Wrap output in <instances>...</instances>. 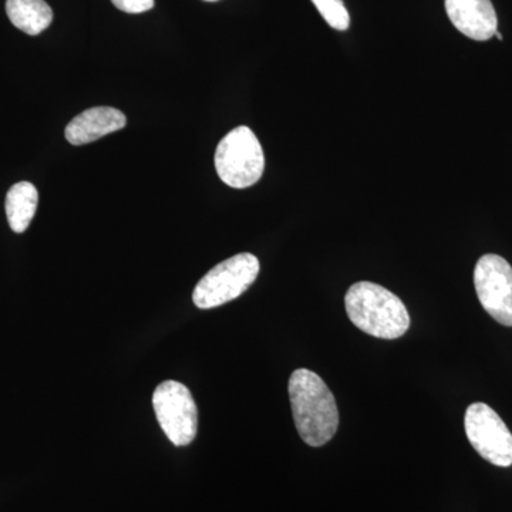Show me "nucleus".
<instances>
[{"label": "nucleus", "mask_w": 512, "mask_h": 512, "mask_svg": "<svg viewBox=\"0 0 512 512\" xmlns=\"http://www.w3.org/2000/svg\"><path fill=\"white\" fill-rule=\"evenodd\" d=\"M288 390L299 436L308 446H325L339 427L335 396L322 377L308 369H298L292 373Z\"/></svg>", "instance_id": "obj_1"}, {"label": "nucleus", "mask_w": 512, "mask_h": 512, "mask_svg": "<svg viewBox=\"0 0 512 512\" xmlns=\"http://www.w3.org/2000/svg\"><path fill=\"white\" fill-rule=\"evenodd\" d=\"M350 322L379 339H399L410 328V315L399 296L373 282H357L345 296Z\"/></svg>", "instance_id": "obj_2"}, {"label": "nucleus", "mask_w": 512, "mask_h": 512, "mask_svg": "<svg viewBox=\"0 0 512 512\" xmlns=\"http://www.w3.org/2000/svg\"><path fill=\"white\" fill-rule=\"evenodd\" d=\"M214 161L222 183L238 190L258 183L265 170L264 150L254 131L247 126L234 128L222 138Z\"/></svg>", "instance_id": "obj_3"}, {"label": "nucleus", "mask_w": 512, "mask_h": 512, "mask_svg": "<svg viewBox=\"0 0 512 512\" xmlns=\"http://www.w3.org/2000/svg\"><path fill=\"white\" fill-rule=\"evenodd\" d=\"M258 258L244 252L214 266L195 286L192 299L200 309L218 308L247 292L259 275Z\"/></svg>", "instance_id": "obj_4"}, {"label": "nucleus", "mask_w": 512, "mask_h": 512, "mask_svg": "<svg viewBox=\"0 0 512 512\" xmlns=\"http://www.w3.org/2000/svg\"><path fill=\"white\" fill-rule=\"evenodd\" d=\"M153 407L167 439L177 447L188 446L197 437L198 410L188 387L175 380L158 384Z\"/></svg>", "instance_id": "obj_5"}, {"label": "nucleus", "mask_w": 512, "mask_h": 512, "mask_svg": "<svg viewBox=\"0 0 512 512\" xmlns=\"http://www.w3.org/2000/svg\"><path fill=\"white\" fill-rule=\"evenodd\" d=\"M464 426L468 441L484 460L497 467L512 466L511 431L488 404L468 406Z\"/></svg>", "instance_id": "obj_6"}, {"label": "nucleus", "mask_w": 512, "mask_h": 512, "mask_svg": "<svg viewBox=\"0 0 512 512\" xmlns=\"http://www.w3.org/2000/svg\"><path fill=\"white\" fill-rule=\"evenodd\" d=\"M474 286L485 312L512 328V266L503 256L487 254L478 259Z\"/></svg>", "instance_id": "obj_7"}, {"label": "nucleus", "mask_w": 512, "mask_h": 512, "mask_svg": "<svg viewBox=\"0 0 512 512\" xmlns=\"http://www.w3.org/2000/svg\"><path fill=\"white\" fill-rule=\"evenodd\" d=\"M446 12L458 32L477 42L490 40L497 32V13L491 0H446Z\"/></svg>", "instance_id": "obj_8"}, {"label": "nucleus", "mask_w": 512, "mask_h": 512, "mask_svg": "<svg viewBox=\"0 0 512 512\" xmlns=\"http://www.w3.org/2000/svg\"><path fill=\"white\" fill-rule=\"evenodd\" d=\"M124 113L113 107H93L83 111L67 124L64 136L73 146L93 143L107 134L116 133L126 127Z\"/></svg>", "instance_id": "obj_9"}, {"label": "nucleus", "mask_w": 512, "mask_h": 512, "mask_svg": "<svg viewBox=\"0 0 512 512\" xmlns=\"http://www.w3.org/2000/svg\"><path fill=\"white\" fill-rule=\"evenodd\" d=\"M6 13L13 26L30 36L40 35L53 20V10L45 0H8Z\"/></svg>", "instance_id": "obj_10"}, {"label": "nucleus", "mask_w": 512, "mask_h": 512, "mask_svg": "<svg viewBox=\"0 0 512 512\" xmlns=\"http://www.w3.org/2000/svg\"><path fill=\"white\" fill-rule=\"evenodd\" d=\"M37 202H39V194L35 185L22 181L10 188L6 195L5 208L6 217L13 232L22 234L29 228L36 214Z\"/></svg>", "instance_id": "obj_11"}, {"label": "nucleus", "mask_w": 512, "mask_h": 512, "mask_svg": "<svg viewBox=\"0 0 512 512\" xmlns=\"http://www.w3.org/2000/svg\"><path fill=\"white\" fill-rule=\"evenodd\" d=\"M326 23L335 30L345 32L350 26V16L343 0H312Z\"/></svg>", "instance_id": "obj_12"}, {"label": "nucleus", "mask_w": 512, "mask_h": 512, "mask_svg": "<svg viewBox=\"0 0 512 512\" xmlns=\"http://www.w3.org/2000/svg\"><path fill=\"white\" fill-rule=\"evenodd\" d=\"M111 3L121 12L131 13V15L144 13L154 8V0H111Z\"/></svg>", "instance_id": "obj_13"}, {"label": "nucleus", "mask_w": 512, "mask_h": 512, "mask_svg": "<svg viewBox=\"0 0 512 512\" xmlns=\"http://www.w3.org/2000/svg\"><path fill=\"white\" fill-rule=\"evenodd\" d=\"M494 36L497 37L498 40H503V35H501V33L498 32V30H497V32H495Z\"/></svg>", "instance_id": "obj_14"}, {"label": "nucleus", "mask_w": 512, "mask_h": 512, "mask_svg": "<svg viewBox=\"0 0 512 512\" xmlns=\"http://www.w3.org/2000/svg\"><path fill=\"white\" fill-rule=\"evenodd\" d=\"M204 2H218V0H204Z\"/></svg>", "instance_id": "obj_15"}]
</instances>
